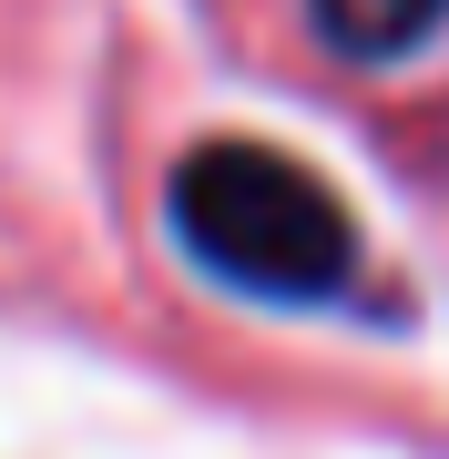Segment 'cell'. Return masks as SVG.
<instances>
[{
  "label": "cell",
  "instance_id": "6da1fadb",
  "mask_svg": "<svg viewBox=\"0 0 449 459\" xmlns=\"http://www.w3.org/2000/svg\"><path fill=\"white\" fill-rule=\"evenodd\" d=\"M174 246L235 296H266V307H327L358 276V225L348 204L316 184L286 143L255 133H215L194 143L164 184Z\"/></svg>",
  "mask_w": 449,
  "mask_h": 459
},
{
  "label": "cell",
  "instance_id": "7a4b0ae2",
  "mask_svg": "<svg viewBox=\"0 0 449 459\" xmlns=\"http://www.w3.org/2000/svg\"><path fill=\"white\" fill-rule=\"evenodd\" d=\"M307 21L337 62H409L449 21V0H307Z\"/></svg>",
  "mask_w": 449,
  "mask_h": 459
}]
</instances>
